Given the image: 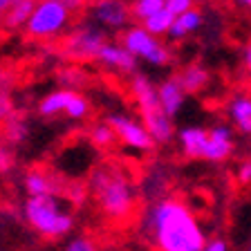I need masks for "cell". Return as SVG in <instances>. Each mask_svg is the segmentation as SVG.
<instances>
[{"instance_id":"6da1fadb","label":"cell","mask_w":251,"mask_h":251,"mask_svg":"<svg viewBox=\"0 0 251 251\" xmlns=\"http://www.w3.org/2000/svg\"><path fill=\"white\" fill-rule=\"evenodd\" d=\"M146 231L164 251H202L206 247V235L193 211L173 198L159 200L148 209Z\"/></svg>"},{"instance_id":"7a4b0ae2","label":"cell","mask_w":251,"mask_h":251,"mask_svg":"<svg viewBox=\"0 0 251 251\" xmlns=\"http://www.w3.org/2000/svg\"><path fill=\"white\" fill-rule=\"evenodd\" d=\"M90 188L97 198V204L108 218L126 220L135 209L132 182L128 179L124 168L117 164H103L97 168L90 177Z\"/></svg>"},{"instance_id":"3957f363","label":"cell","mask_w":251,"mask_h":251,"mask_svg":"<svg viewBox=\"0 0 251 251\" xmlns=\"http://www.w3.org/2000/svg\"><path fill=\"white\" fill-rule=\"evenodd\" d=\"M25 218L45 238H61L70 233L74 225L72 215L61 209L54 195H31L25 204Z\"/></svg>"},{"instance_id":"277c9868","label":"cell","mask_w":251,"mask_h":251,"mask_svg":"<svg viewBox=\"0 0 251 251\" xmlns=\"http://www.w3.org/2000/svg\"><path fill=\"white\" fill-rule=\"evenodd\" d=\"M124 47L128 52H132L137 58H144L146 63L155 65V68H164L171 61V50L159 41V36L151 34L144 25L128 27L124 31Z\"/></svg>"},{"instance_id":"5b68a950","label":"cell","mask_w":251,"mask_h":251,"mask_svg":"<svg viewBox=\"0 0 251 251\" xmlns=\"http://www.w3.org/2000/svg\"><path fill=\"white\" fill-rule=\"evenodd\" d=\"M68 18L70 7L63 0H41L36 2L29 21H27V31L36 38L54 36L68 25Z\"/></svg>"},{"instance_id":"8992f818","label":"cell","mask_w":251,"mask_h":251,"mask_svg":"<svg viewBox=\"0 0 251 251\" xmlns=\"http://www.w3.org/2000/svg\"><path fill=\"white\" fill-rule=\"evenodd\" d=\"M105 121L115 128L117 139L124 146L132 148V151H139V152H151L155 148L157 141L152 139V135L148 132L146 126L139 124V121L130 119V117H126V115H110Z\"/></svg>"},{"instance_id":"52a82bcc","label":"cell","mask_w":251,"mask_h":251,"mask_svg":"<svg viewBox=\"0 0 251 251\" xmlns=\"http://www.w3.org/2000/svg\"><path fill=\"white\" fill-rule=\"evenodd\" d=\"M92 14L97 23L110 29H121L130 21V7L126 5L124 0H94L92 2Z\"/></svg>"},{"instance_id":"ba28073f","label":"cell","mask_w":251,"mask_h":251,"mask_svg":"<svg viewBox=\"0 0 251 251\" xmlns=\"http://www.w3.org/2000/svg\"><path fill=\"white\" fill-rule=\"evenodd\" d=\"M233 152V130L226 124H215L209 128V139L204 148L206 162H225Z\"/></svg>"},{"instance_id":"9c48e42d","label":"cell","mask_w":251,"mask_h":251,"mask_svg":"<svg viewBox=\"0 0 251 251\" xmlns=\"http://www.w3.org/2000/svg\"><path fill=\"white\" fill-rule=\"evenodd\" d=\"M105 45V36L94 27H85V29L76 31L68 43V52L74 58H97L99 50Z\"/></svg>"},{"instance_id":"30bf717a","label":"cell","mask_w":251,"mask_h":251,"mask_svg":"<svg viewBox=\"0 0 251 251\" xmlns=\"http://www.w3.org/2000/svg\"><path fill=\"white\" fill-rule=\"evenodd\" d=\"M130 92L137 101V108H139L141 117L151 115V112H155V110H162L157 85L152 83L148 76H144V74H135L132 81H130Z\"/></svg>"},{"instance_id":"8fae6325","label":"cell","mask_w":251,"mask_h":251,"mask_svg":"<svg viewBox=\"0 0 251 251\" xmlns=\"http://www.w3.org/2000/svg\"><path fill=\"white\" fill-rule=\"evenodd\" d=\"M97 61L105 63V65L119 70V72H128V74H135V70H137V56L132 52H128L124 45L105 43V45L99 50Z\"/></svg>"},{"instance_id":"7c38bea8","label":"cell","mask_w":251,"mask_h":251,"mask_svg":"<svg viewBox=\"0 0 251 251\" xmlns=\"http://www.w3.org/2000/svg\"><path fill=\"white\" fill-rule=\"evenodd\" d=\"M157 92H159V103L166 110V115H171L173 119L179 115V110L184 108V101H186V92H184L182 83L175 78H166L157 85Z\"/></svg>"},{"instance_id":"4fadbf2b","label":"cell","mask_w":251,"mask_h":251,"mask_svg":"<svg viewBox=\"0 0 251 251\" xmlns=\"http://www.w3.org/2000/svg\"><path fill=\"white\" fill-rule=\"evenodd\" d=\"M179 146L182 152L191 159H202L204 157V148H206V139H209V130L202 126H186L179 130Z\"/></svg>"},{"instance_id":"5bb4252c","label":"cell","mask_w":251,"mask_h":251,"mask_svg":"<svg viewBox=\"0 0 251 251\" xmlns=\"http://www.w3.org/2000/svg\"><path fill=\"white\" fill-rule=\"evenodd\" d=\"M226 115L231 124L238 128V132L251 137V97L249 94H235L226 105Z\"/></svg>"},{"instance_id":"9a60e30c","label":"cell","mask_w":251,"mask_h":251,"mask_svg":"<svg viewBox=\"0 0 251 251\" xmlns=\"http://www.w3.org/2000/svg\"><path fill=\"white\" fill-rule=\"evenodd\" d=\"M177 81L182 83V88H184L186 94H198L209 85L211 74L204 65H200V63H191V65H186V68L177 74Z\"/></svg>"},{"instance_id":"2e32d148","label":"cell","mask_w":251,"mask_h":251,"mask_svg":"<svg viewBox=\"0 0 251 251\" xmlns=\"http://www.w3.org/2000/svg\"><path fill=\"white\" fill-rule=\"evenodd\" d=\"M202 23H204V14L200 9H195V7H191V9H186L184 14L175 16L168 36L171 38H186V36H191L193 31H198L200 27H202Z\"/></svg>"},{"instance_id":"e0dca14e","label":"cell","mask_w":251,"mask_h":251,"mask_svg":"<svg viewBox=\"0 0 251 251\" xmlns=\"http://www.w3.org/2000/svg\"><path fill=\"white\" fill-rule=\"evenodd\" d=\"M74 94H76V92H72V90H58V92L47 94L45 99L41 101V105H38L41 115L52 117V115H58V112H65Z\"/></svg>"},{"instance_id":"ac0fdd59","label":"cell","mask_w":251,"mask_h":251,"mask_svg":"<svg viewBox=\"0 0 251 251\" xmlns=\"http://www.w3.org/2000/svg\"><path fill=\"white\" fill-rule=\"evenodd\" d=\"M34 7H36V0H11L9 9H7V25L9 27L27 25Z\"/></svg>"},{"instance_id":"d6986e66","label":"cell","mask_w":251,"mask_h":251,"mask_svg":"<svg viewBox=\"0 0 251 251\" xmlns=\"http://www.w3.org/2000/svg\"><path fill=\"white\" fill-rule=\"evenodd\" d=\"M25 186L29 195H54V191H56L54 179L41 171H31L25 177Z\"/></svg>"},{"instance_id":"ffe728a7","label":"cell","mask_w":251,"mask_h":251,"mask_svg":"<svg viewBox=\"0 0 251 251\" xmlns=\"http://www.w3.org/2000/svg\"><path fill=\"white\" fill-rule=\"evenodd\" d=\"M173 21H175V14H173L171 9H159L157 14L148 16L146 21H144V27H146L151 34H155V36H164V34H168L173 27Z\"/></svg>"},{"instance_id":"44dd1931","label":"cell","mask_w":251,"mask_h":251,"mask_svg":"<svg viewBox=\"0 0 251 251\" xmlns=\"http://www.w3.org/2000/svg\"><path fill=\"white\" fill-rule=\"evenodd\" d=\"M90 141H92L97 148H110L117 141V132H115V128L105 121V124L94 126L92 130H90Z\"/></svg>"},{"instance_id":"7402d4cb","label":"cell","mask_w":251,"mask_h":251,"mask_svg":"<svg viewBox=\"0 0 251 251\" xmlns=\"http://www.w3.org/2000/svg\"><path fill=\"white\" fill-rule=\"evenodd\" d=\"M159 9H164V0H135L130 5V11L139 23H144L148 16L157 14Z\"/></svg>"},{"instance_id":"603a6c76","label":"cell","mask_w":251,"mask_h":251,"mask_svg":"<svg viewBox=\"0 0 251 251\" xmlns=\"http://www.w3.org/2000/svg\"><path fill=\"white\" fill-rule=\"evenodd\" d=\"M65 115L72 117V119H83V117L88 115V101H85L81 94H74L68 110H65Z\"/></svg>"},{"instance_id":"cb8c5ba5","label":"cell","mask_w":251,"mask_h":251,"mask_svg":"<svg viewBox=\"0 0 251 251\" xmlns=\"http://www.w3.org/2000/svg\"><path fill=\"white\" fill-rule=\"evenodd\" d=\"M193 5H195V0H164V7H166V9H171L175 16L184 14V11L191 9Z\"/></svg>"},{"instance_id":"d4e9b609","label":"cell","mask_w":251,"mask_h":251,"mask_svg":"<svg viewBox=\"0 0 251 251\" xmlns=\"http://www.w3.org/2000/svg\"><path fill=\"white\" fill-rule=\"evenodd\" d=\"M235 177H238V182L240 184H251V159H245V162L238 166Z\"/></svg>"},{"instance_id":"484cf974","label":"cell","mask_w":251,"mask_h":251,"mask_svg":"<svg viewBox=\"0 0 251 251\" xmlns=\"http://www.w3.org/2000/svg\"><path fill=\"white\" fill-rule=\"evenodd\" d=\"M68 249L70 251H90V249H94V245L85 235H81V238H74L72 242H68Z\"/></svg>"},{"instance_id":"4316f807","label":"cell","mask_w":251,"mask_h":251,"mask_svg":"<svg viewBox=\"0 0 251 251\" xmlns=\"http://www.w3.org/2000/svg\"><path fill=\"white\" fill-rule=\"evenodd\" d=\"M206 251H226L229 249V242L220 240V238H213V240H206V247H204Z\"/></svg>"},{"instance_id":"83f0119b","label":"cell","mask_w":251,"mask_h":251,"mask_svg":"<svg viewBox=\"0 0 251 251\" xmlns=\"http://www.w3.org/2000/svg\"><path fill=\"white\" fill-rule=\"evenodd\" d=\"M242 68H245L247 76L251 78V41L245 45V52H242Z\"/></svg>"},{"instance_id":"f1b7e54d","label":"cell","mask_w":251,"mask_h":251,"mask_svg":"<svg viewBox=\"0 0 251 251\" xmlns=\"http://www.w3.org/2000/svg\"><path fill=\"white\" fill-rule=\"evenodd\" d=\"M11 166V157L5 151H0V171H7Z\"/></svg>"},{"instance_id":"f546056e","label":"cell","mask_w":251,"mask_h":251,"mask_svg":"<svg viewBox=\"0 0 251 251\" xmlns=\"http://www.w3.org/2000/svg\"><path fill=\"white\" fill-rule=\"evenodd\" d=\"M63 2H65V5H68L70 9H76V7L83 5V0H63Z\"/></svg>"},{"instance_id":"4dcf8cb0","label":"cell","mask_w":251,"mask_h":251,"mask_svg":"<svg viewBox=\"0 0 251 251\" xmlns=\"http://www.w3.org/2000/svg\"><path fill=\"white\" fill-rule=\"evenodd\" d=\"M7 117V101L0 97V119H5Z\"/></svg>"},{"instance_id":"1f68e13d","label":"cell","mask_w":251,"mask_h":251,"mask_svg":"<svg viewBox=\"0 0 251 251\" xmlns=\"http://www.w3.org/2000/svg\"><path fill=\"white\" fill-rule=\"evenodd\" d=\"M9 5H11V0H0V14H5L9 9Z\"/></svg>"},{"instance_id":"d6a6232c","label":"cell","mask_w":251,"mask_h":251,"mask_svg":"<svg viewBox=\"0 0 251 251\" xmlns=\"http://www.w3.org/2000/svg\"><path fill=\"white\" fill-rule=\"evenodd\" d=\"M235 2H238V5H242L245 9H249V11H251V0H235Z\"/></svg>"},{"instance_id":"836d02e7","label":"cell","mask_w":251,"mask_h":251,"mask_svg":"<svg viewBox=\"0 0 251 251\" xmlns=\"http://www.w3.org/2000/svg\"><path fill=\"white\" fill-rule=\"evenodd\" d=\"M249 249H251V242H249Z\"/></svg>"},{"instance_id":"e575fe53","label":"cell","mask_w":251,"mask_h":251,"mask_svg":"<svg viewBox=\"0 0 251 251\" xmlns=\"http://www.w3.org/2000/svg\"><path fill=\"white\" fill-rule=\"evenodd\" d=\"M0 16H2V14H0Z\"/></svg>"}]
</instances>
